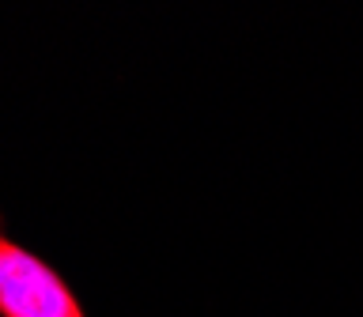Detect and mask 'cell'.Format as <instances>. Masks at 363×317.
Segmentation results:
<instances>
[{
    "instance_id": "1",
    "label": "cell",
    "mask_w": 363,
    "mask_h": 317,
    "mask_svg": "<svg viewBox=\"0 0 363 317\" xmlns=\"http://www.w3.org/2000/svg\"><path fill=\"white\" fill-rule=\"evenodd\" d=\"M0 317H87L68 279L0 226Z\"/></svg>"
}]
</instances>
